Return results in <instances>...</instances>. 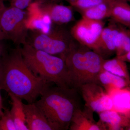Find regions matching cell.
I'll return each instance as SVG.
<instances>
[{"mask_svg": "<svg viewBox=\"0 0 130 130\" xmlns=\"http://www.w3.org/2000/svg\"><path fill=\"white\" fill-rule=\"evenodd\" d=\"M102 68L114 74L130 80V75L126 62L116 57L111 59H104Z\"/></svg>", "mask_w": 130, "mask_h": 130, "instance_id": "obj_19", "label": "cell"}, {"mask_svg": "<svg viewBox=\"0 0 130 130\" xmlns=\"http://www.w3.org/2000/svg\"><path fill=\"white\" fill-rule=\"evenodd\" d=\"M105 23L82 18L71 28L70 33L74 40L96 53L100 36Z\"/></svg>", "mask_w": 130, "mask_h": 130, "instance_id": "obj_7", "label": "cell"}, {"mask_svg": "<svg viewBox=\"0 0 130 130\" xmlns=\"http://www.w3.org/2000/svg\"><path fill=\"white\" fill-rule=\"evenodd\" d=\"M11 98V108L10 113L17 130H28L26 123L22 100L12 94H8Z\"/></svg>", "mask_w": 130, "mask_h": 130, "instance_id": "obj_17", "label": "cell"}, {"mask_svg": "<svg viewBox=\"0 0 130 130\" xmlns=\"http://www.w3.org/2000/svg\"><path fill=\"white\" fill-rule=\"evenodd\" d=\"M68 3L70 6L78 11L93 7L104 3L115 0H61ZM129 1L130 0H127Z\"/></svg>", "mask_w": 130, "mask_h": 130, "instance_id": "obj_20", "label": "cell"}, {"mask_svg": "<svg viewBox=\"0 0 130 130\" xmlns=\"http://www.w3.org/2000/svg\"><path fill=\"white\" fill-rule=\"evenodd\" d=\"M94 112L84 106L75 112L70 123V130H105L100 121L96 122L93 116Z\"/></svg>", "mask_w": 130, "mask_h": 130, "instance_id": "obj_11", "label": "cell"}, {"mask_svg": "<svg viewBox=\"0 0 130 130\" xmlns=\"http://www.w3.org/2000/svg\"><path fill=\"white\" fill-rule=\"evenodd\" d=\"M110 17L114 22L130 28V6L128 1H115L112 8Z\"/></svg>", "mask_w": 130, "mask_h": 130, "instance_id": "obj_15", "label": "cell"}, {"mask_svg": "<svg viewBox=\"0 0 130 130\" xmlns=\"http://www.w3.org/2000/svg\"><path fill=\"white\" fill-rule=\"evenodd\" d=\"M58 25L48 32L28 33L26 42L34 48L63 59L75 40L67 29Z\"/></svg>", "mask_w": 130, "mask_h": 130, "instance_id": "obj_5", "label": "cell"}, {"mask_svg": "<svg viewBox=\"0 0 130 130\" xmlns=\"http://www.w3.org/2000/svg\"><path fill=\"white\" fill-rule=\"evenodd\" d=\"M35 102L57 130L69 129L73 116L81 108L79 93L71 87L50 86Z\"/></svg>", "mask_w": 130, "mask_h": 130, "instance_id": "obj_2", "label": "cell"}, {"mask_svg": "<svg viewBox=\"0 0 130 130\" xmlns=\"http://www.w3.org/2000/svg\"><path fill=\"white\" fill-rule=\"evenodd\" d=\"M97 84L109 94L114 91L123 90L129 87L130 80L111 73L102 68L98 76Z\"/></svg>", "mask_w": 130, "mask_h": 130, "instance_id": "obj_14", "label": "cell"}, {"mask_svg": "<svg viewBox=\"0 0 130 130\" xmlns=\"http://www.w3.org/2000/svg\"><path fill=\"white\" fill-rule=\"evenodd\" d=\"M23 107L28 130H57L35 103H23Z\"/></svg>", "mask_w": 130, "mask_h": 130, "instance_id": "obj_10", "label": "cell"}, {"mask_svg": "<svg viewBox=\"0 0 130 130\" xmlns=\"http://www.w3.org/2000/svg\"><path fill=\"white\" fill-rule=\"evenodd\" d=\"M50 84L32 72L24 60L20 47L7 51L0 59V89L8 94L33 103Z\"/></svg>", "mask_w": 130, "mask_h": 130, "instance_id": "obj_1", "label": "cell"}, {"mask_svg": "<svg viewBox=\"0 0 130 130\" xmlns=\"http://www.w3.org/2000/svg\"><path fill=\"white\" fill-rule=\"evenodd\" d=\"M42 1L39 4V9L42 14L48 16L52 22L58 25H62L73 20L74 14L72 7L59 5L48 0Z\"/></svg>", "mask_w": 130, "mask_h": 130, "instance_id": "obj_9", "label": "cell"}, {"mask_svg": "<svg viewBox=\"0 0 130 130\" xmlns=\"http://www.w3.org/2000/svg\"><path fill=\"white\" fill-rule=\"evenodd\" d=\"M0 130H17L9 109L5 108L3 115L0 117Z\"/></svg>", "mask_w": 130, "mask_h": 130, "instance_id": "obj_21", "label": "cell"}, {"mask_svg": "<svg viewBox=\"0 0 130 130\" xmlns=\"http://www.w3.org/2000/svg\"><path fill=\"white\" fill-rule=\"evenodd\" d=\"M61 0H50V1L52 2L58 3Z\"/></svg>", "mask_w": 130, "mask_h": 130, "instance_id": "obj_27", "label": "cell"}, {"mask_svg": "<svg viewBox=\"0 0 130 130\" xmlns=\"http://www.w3.org/2000/svg\"><path fill=\"white\" fill-rule=\"evenodd\" d=\"M120 24L111 20L107 26L104 27L100 36L96 53L104 58L115 52L114 39L118 31Z\"/></svg>", "mask_w": 130, "mask_h": 130, "instance_id": "obj_13", "label": "cell"}, {"mask_svg": "<svg viewBox=\"0 0 130 130\" xmlns=\"http://www.w3.org/2000/svg\"><path fill=\"white\" fill-rule=\"evenodd\" d=\"M117 0L101 3L93 7L78 11L82 18L96 20H103L111 16L114 3Z\"/></svg>", "mask_w": 130, "mask_h": 130, "instance_id": "obj_16", "label": "cell"}, {"mask_svg": "<svg viewBox=\"0 0 130 130\" xmlns=\"http://www.w3.org/2000/svg\"><path fill=\"white\" fill-rule=\"evenodd\" d=\"M84 101V106L98 113L112 109L113 102L111 96L100 85L90 83L81 85L77 89Z\"/></svg>", "mask_w": 130, "mask_h": 130, "instance_id": "obj_8", "label": "cell"}, {"mask_svg": "<svg viewBox=\"0 0 130 130\" xmlns=\"http://www.w3.org/2000/svg\"><path fill=\"white\" fill-rule=\"evenodd\" d=\"M114 45L116 56L130 51V30L120 24L115 38Z\"/></svg>", "mask_w": 130, "mask_h": 130, "instance_id": "obj_18", "label": "cell"}, {"mask_svg": "<svg viewBox=\"0 0 130 130\" xmlns=\"http://www.w3.org/2000/svg\"><path fill=\"white\" fill-rule=\"evenodd\" d=\"M1 89H0V117H1L4 113V110L5 108L4 107L3 104L2 97L1 93Z\"/></svg>", "mask_w": 130, "mask_h": 130, "instance_id": "obj_25", "label": "cell"}, {"mask_svg": "<svg viewBox=\"0 0 130 130\" xmlns=\"http://www.w3.org/2000/svg\"><path fill=\"white\" fill-rule=\"evenodd\" d=\"M3 41V40H0V59L7 51L6 47Z\"/></svg>", "mask_w": 130, "mask_h": 130, "instance_id": "obj_24", "label": "cell"}, {"mask_svg": "<svg viewBox=\"0 0 130 130\" xmlns=\"http://www.w3.org/2000/svg\"><path fill=\"white\" fill-rule=\"evenodd\" d=\"M116 58L125 62H130V51L123 54L119 56H116Z\"/></svg>", "mask_w": 130, "mask_h": 130, "instance_id": "obj_23", "label": "cell"}, {"mask_svg": "<svg viewBox=\"0 0 130 130\" xmlns=\"http://www.w3.org/2000/svg\"><path fill=\"white\" fill-rule=\"evenodd\" d=\"M27 15L24 10L10 6L0 15V40H9L18 45L27 42Z\"/></svg>", "mask_w": 130, "mask_h": 130, "instance_id": "obj_6", "label": "cell"}, {"mask_svg": "<svg viewBox=\"0 0 130 130\" xmlns=\"http://www.w3.org/2000/svg\"><path fill=\"white\" fill-rule=\"evenodd\" d=\"M100 120L105 130H128L130 129L129 115L112 109L98 113Z\"/></svg>", "mask_w": 130, "mask_h": 130, "instance_id": "obj_12", "label": "cell"}, {"mask_svg": "<svg viewBox=\"0 0 130 130\" xmlns=\"http://www.w3.org/2000/svg\"><path fill=\"white\" fill-rule=\"evenodd\" d=\"M9 1L11 3V6L24 10L29 6L33 0H9Z\"/></svg>", "mask_w": 130, "mask_h": 130, "instance_id": "obj_22", "label": "cell"}, {"mask_svg": "<svg viewBox=\"0 0 130 130\" xmlns=\"http://www.w3.org/2000/svg\"><path fill=\"white\" fill-rule=\"evenodd\" d=\"M72 88L77 89L83 85L97 84L98 74L102 68L104 58L75 40L63 57Z\"/></svg>", "mask_w": 130, "mask_h": 130, "instance_id": "obj_3", "label": "cell"}, {"mask_svg": "<svg viewBox=\"0 0 130 130\" xmlns=\"http://www.w3.org/2000/svg\"><path fill=\"white\" fill-rule=\"evenodd\" d=\"M20 50L26 63L35 75L56 86L72 88L62 58L34 48L27 42L22 45Z\"/></svg>", "mask_w": 130, "mask_h": 130, "instance_id": "obj_4", "label": "cell"}, {"mask_svg": "<svg viewBox=\"0 0 130 130\" xmlns=\"http://www.w3.org/2000/svg\"><path fill=\"white\" fill-rule=\"evenodd\" d=\"M6 7L5 6L4 0H0V15Z\"/></svg>", "mask_w": 130, "mask_h": 130, "instance_id": "obj_26", "label": "cell"}]
</instances>
